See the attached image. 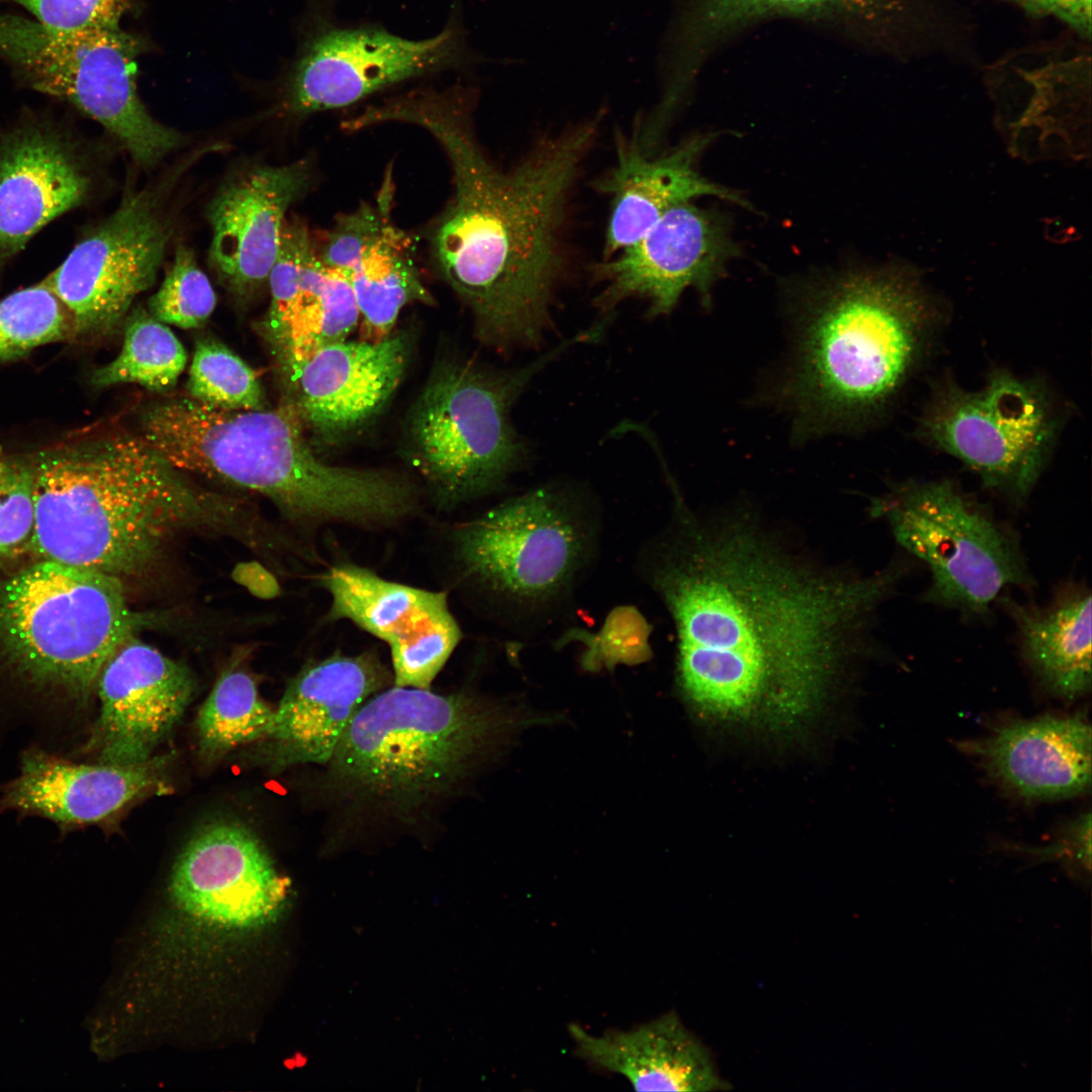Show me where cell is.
Instances as JSON below:
<instances>
[{
    "label": "cell",
    "mask_w": 1092,
    "mask_h": 1092,
    "mask_svg": "<svg viewBox=\"0 0 1092 1092\" xmlns=\"http://www.w3.org/2000/svg\"><path fill=\"white\" fill-rule=\"evenodd\" d=\"M388 194L378 205L362 204L341 215L318 255L347 278L370 341L388 337L400 310L434 299L423 284L412 243L389 217Z\"/></svg>",
    "instance_id": "21"
},
{
    "label": "cell",
    "mask_w": 1092,
    "mask_h": 1092,
    "mask_svg": "<svg viewBox=\"0 0 1092 1092\" xmlns=\"http://www.w3.org/2000/svg\"><path fill=\"white\" fill-rule=\"evenodd\" d=\"M166 762L153 756L132 765L76 764L27 751L1 805L64 824L98 822L157 786Z\"/></svg>",
    "instance_id": "26"
},
{
    "label": "cell",
    "mask_w": 1092,
    "mask_h": 1092,
    "mask_svg": "<svg viewBox=\"0 0 1092 1092\" xmlns=\"http://www.w3.org/2000/svg\"><path fill=\"white\" fill-rule=\"evenodd\" d=\"M166 183L128 188L116 210L84 237L43 282L69 311L75 339L114 332L155 282L173 222Z\"/></svg>",
    "instance_id": "12"
},
{
    "label": "cell",
    "mask_w": 1092,
    "mask_h": 1092,
    "mask_svg": "<svg viewBox=\"0 0 1092 1092\" xmlns=\"http://www.w3.org/2000/svg\"><path fill=\"white\" fill-rule=\"evenodd\" d=\"M287 887L256 834L229 821L209 824L189 840L170 882L171 895L183 911L232 928L271 920L283 905Z\"/></svg>",
    "instance_id": "16"
},
{
    "label": "cell",
    "mask_w": 1092,
    "mask_h": 1092,
    "mask_svg": "<svg viewBox=\"0 0 1092 1092\" xmlns=\"http://www.w3.org/2000/svg\"><path fill=\"white\" fill-rule=\"evenodd\" d=\"M68 339H75L71 315L43 281L0 301V362Z\"/></svg>",
    "instance_id": "32"
},
{
    "label": "cell",
    "mask_w": 1092,
    "mask_h": 1092,
    "mask_svg": "<svg viewBox=\"0 0 1092 1092\" xmlns=\"http://www.w3.org/2000/svg\"><path fill=\"white\" fill-rule=\"evenodd\" d=\"M88 189V176L57 135L38 127L9 134L0 147V261L79 205Z\"/></svg>",
    "instance_id": "25"
},
{
    "label": "cell",
    "mask_w": 1092,
    "mask_h": 1092,
    "mask_svg": "<svg viewBox=\"0 0 1092 1092\" xmlns=\"http://www.w3.org/2000/svg\"><path fill=\"white\" fill-rule=\"evenodd\" d=\"M33 19L63 30H81L119 24L133 0H11Z\"/></svg>",
    "instance_id": "36"
},
{
    "label": "cell",
    "mask_w": 1092,
    "mask_h": 1092,
    "mask_svg": "<svg viewBox=\"0 0 1092 1092\" xmlns=\"http://www.w3.org/2000/svg\"><path fill=\"white\" fill-rule=\"evenodd\" d=\"M638 566L671 618L688 703L723 718L765 707L787 721L813 710L840 669L875 647L876 613L907 570L825 566L750 514L704 518L679 496Z\"/></svg>",
    "instance_id": "1"
},
{
    "label": "cell",
    "mask_w": 1092,
    "mask_h": 1092,
    "mask_svg": "<svg viewBox=\"0 0 1092 1092\" xmlns=\"http://www.w3.org/2000/svg\"><path fill=\"white\" fill-rule=\"evenodd\" d=\"M805 299L789 397L805 430L849 427L905 379L932 318L930 300L915 271L900 265L829 276Z\"/></svg>",
    "instance_id": "4"
},
{
    "label": "cell",
    "mask_w": 1092,
    "mask_h": 1092,
    "mask_svg": "<svg viewBox=\"0 0 1092 1092\" xmlns=\"http://www.w3.org/2000/svg\"><path fill=\"white\" fill-rule=\"evenodd\" d=\"M600 518L573 494L544 485L512 497L456 533L466 572L518 617L564 603L598 550Z\"/></svg>",
    "instance_id": "9"
},
{
    "label": "cell",
    "mask_w": 1092,
    "mask_h": 1092,
    "mask_svg": "<svg viewBox=\"0 0 1092 1092\" xmlns=\"http://www.w3.org/2000/svg\"><path fill=\"white\" fill-rule=\"evenodd\" d=\"M567 1031L577 1058L624 1077L637 1091L730 1089L710 1052L674 1011L628 1030L610 1029L596 1035L572 1022Z\"/></svg>",
    "instance_id": "24"
},
{
    "label": "cell",
    "mask_w": 1092,
    "mask_h": 1092,
    "mask_svg": "<svg viewBox=\"0 0 1092 1092\" xmlns=\"http://www.w3.org/2000/svg\"><path fill=\"white\" fill-rule=\"evenodd\" d=\"M190 397L226 410L265 408V396L255 371L222 344L199 339L189 368Z\"/></svg>",
    "instance_id": "33"
},
{
    "label": "cell",
    "mask_w": 1092,
    "mask_h": 1092,
    "mask_svg": "<svg viewBox=\"0 0 1092 1092\" xmlns=\"http://www.w3.org/2000/svg\"><path fill=\"white\" fill-rule=\"evenodd\" d=\"M323 584L332 596L331 619H348L388 645L395 687L429 689L461 637L444 593L351 564L331 568Z\"/></svg>",
    "instance_id": "15"
},
{
    "label": "cell",
    "mask_w": 1092,
    "mask_h": 1092,
    "mask_svg": "<svg viewBox=\"0 0 1092 1092\" xmlns=\"http://www.w3.org/2000/svg\"><path fill=\"white\" fill-rule=\"evenodd\" d=\"M457 90L390 98L387 122L427 130L444 149L454 194L431 232L441 275L473 315L483 343L506 351L538 346L565 270L567 205L603 112L542 138L509 170L497 168L473 134Z\"/></svg>",
    "instance_id": "2"
},
{
    "label": "cell",
    "mask_w": 1092,
    "mask_h": 1092,
    "mask_svg": "<svg viewBox=\"0 0 1092 1092\" xmlns=\"http://www.w3.org/2000/svg\"><path fill=\"white\" fill-rule=\"evenodd\" d=\"M274 710L244 670L225 671L201 706L196 731L200 751L219 756L243 744L268 738Z\"/></svg>",
    "instance_id": "31"
},
{
    "label": "cell",
    "mask_w": 1092,
    "mask_h": 1092,
    "mask_svg": "<svg viewBox=\"0 0 1092 1092\" xmlns=\"http://www.w3.org/2000/svg\"><path fill=\"white\" fill-rule=\"evenodd\" d=\"M1037 16H1051L1081 37H1090L1091 0H1006Z\"/></svg>",
    "instance_id": "37"
},
{
    "label": "cell",
    "mask_w": 1092,
    "mask_h": 1092,
    "mask_svg": "<svg viewBox=\"0 0 1092 1092\" xmlns=\"http://www.w3.org/2000/svg\"><path fill=\"white\" fill-rule=\"evenodd\" d=\"M215 303L214 290L193 252L178 246L160 288L150 298V313L161 323L193 329L206 322Z\"/></svg>",
    "instance_id": "34"
},
{
    "label": "cell",
    "mask_w": 1092,
    "mask_h": 1092,
    "mask_svg": "<svg viewBox=\"0 0 1092 1092\" xmlns=\"http://www.w3.org/2000/svg\"><path fill=\"white\" fill-rule=\"evenodd\" d=\"M359 320L347 278L324 263L311 242L303 257L288 326L273 350L284 378L318 349L347 340Z\"/></svg>",
    "instance_id": "28"
},
{
    "label": "cell",
    "mask_w": 1092,
    "mask_h": 1092,
    "mask_svg": "<svg viewBox=\"0 0 1092 1092\" xmlns=\"http://www.w3.org/2000/svg\"><path fill=\"white\" fill-rule=\"evenodd\" d=\"M35 520L33 461L0 447V557L31 551Z\"/></svg>",
    "instance_id": "35"
},
{
    "label": "cell",
    "mask_w": 1092,
    "mask_h": 1092,
    "mask_svg": "<svg viewBox=\"0 0 1092 1092\" xmlns=\"http://www.w3.org/2000/svg\"><path fill=\"white\" fill-rule=\"evenodd\" d=\"M452 20L424 39L379 27L327 25L302 47L286 83L284 104L295 115L342 108L393 85L438 73L464 60Z\"/></svg>",
    "instance_id": "13"
},
{
    "label": "cell",
    "mask_w": 1092,
    "mask_h": 1092,
    "mask_svg": "<svg viewBox=\"0 0 1092 1092\" xmlns=\"http://www.w3.org/2000/svg\"><path fill=\"white\" fill-rule=\"evenodd\" d=\"M149 615L127 604L121 579L38 560L0 585V645L26 674L86 697L105 663Z\"/></svg>",
    "instance_id": "7"
},
{
    "label": "cell",
    "mask_w": 1092,
    "mask_h": 1092,
    "mask_svg": "<svg viewBox=\"0 0 1092 1092\" xmlns=\"http://www.w3.org/2000/svg\"><path fill=\"white\" fill-rule=\"evenodd\" d=\"M31 553L117 577L147 571L181 529L229 518L134 431L111 429L32 458Z\"/></svg>",
    "instance_id": "3"
},
{
    "label": "cell",
    "mask_w": 1092,
    "mask_h": 1092,
    "mask_svg": "<svg viewBox=\"0 0 1092 1092\" xmlns=\"http://www.w3.org/2000/svg\"><path fill=\"white\" fill-rule=\"evenodd\" d=\"M579 336L514 372H491L469 360H439L406 421V455L445 502L499 485L517 467L523 447L510 408L530 378Z\"/></svg>",
    "instance_id": "8"
},
{
    "label": "cell",
    "mask_w": 1092,
    "mask_h": 1092,
    "mask_svg": "<svg viewBox=\"0 0 1092 1092\" xmlns=\"http://www.w3.org/2000/svg\"><path fill=\"white\" fill-rule=\"evenodd\" d=\"M97 681L100 714L88 748L99 763L114 765L151 759L195 691L185 665L134 637L113 653Z\"/></svg>",
    "instance_id": "17"
},
{
    "label": "cell",
    "mask_w": 1092,
    "mask_h": 1092,
    "mask_svg": "<svg viewBox=\"0 0 1092 1092\" xmlns=\"http://www.w3.org/2000/svg\"><path fill=\"white\" fill-rule=\"evenodd\" d=\"M957 746L1004 792L1026 803L1090 789L1091 727L1081 713L1009 720Z\"/></svg>",
    "instance_id": "20"
},
{
    "label": "cell",
    "mask_w": 1092,
    "mask_h": 1092,
    "mask_svg": "<svg viewBox=\"0 0 1092 1092\" xmlns=\"http://www.w3.org/2000/svg\"><path fill=\"white\" fill-rule=\"evenodd\" d=\"M402 334L323 347L285 380L290 404L313 441L332 446L373 420L398 387L410 355Z\"/></svg>",
    "instance_id": "18"
},
{
    "label": "cell",
    "mask_w": 1092,
    "mask_h": 1092,
    "mask_svg": "<svg viewBox=\"0 0 1092 1092\" xmlns=\"http://www.w3.org/2000/svg\"><path fill=\"white\" fill-rule=\"evenodd\" d=\"M923 434L1012 504H1023L1039 478L1057 432L1041 388L1009 373L978 391L942 387L922 422Z\"/></svg>",
    "instance_id": "11"
},
{
    "label": "cell",
    "mask_w": 1092,
    "mask_h": 1092,
    "mask_svg": "<svg viewBox=\"0 0 1092 1092\" xmlns=\"http://www.w3.org/2000/svg\"><path fill=\"white\" fill-rule=\"evenodd\" d=\"M739 250L719 213L687 201L667 210L640 239L595 267L605 283L595 302L610 310L631 297L647 315L668 314L688 288L710 300L712 286Z\"/></svg>",
    "instance_id": "14"
},
{
    "label": "cell",
    "mask_w": 1092,
    "mask_h": 1092,
    "mask_svg": "<svg viewBox=\"0 0 1092 1092\" xmlns=\"http://www.w3.org/2000/svg\"><path fill=\"white\" fill-rule=\"evenodd\" d=\"M870 512L928 568L929 603L979 618L1003 590L1034 585L1014 530L947 479L894 485Z\"/></svg>",
    "instance_id": "10"
},
{
    "label": "cell",
    "mask_w": 1092,
    "mask_h": 1092,
    "mask_svg": "<svg viewBox=\"0 0 1092 1092\" xmlns=\"http://www.w3.org/2000/svg\"><path fill=\"white\" fill-rule=\"evenodd\" d=\"M910 0H700L691 32L711 40L772 15H840L871 22L900 20Z\"/></svg>",
    "instance_id": "29"
},
{
    "label": "cell",
    "mask_w": 1092,
    "mask_h": 1092,
    "mask_svg": "<svg viewBox=\"0 0 1092 1092\" xmlns=\"http://www.w3.org/2000/svg\"><path fill=\"white\" fill-rule=\"evenodd\" d=\"M186 363L187 353L169 327L135 310L127 318L121 351L93 372L91 382L96 387L135 383L164 392L176 385Z\"/></svg>",
    "instance_id": "30"
},
{
    "label": "cell",
    "mask_w": 1092,
    "mask_h": 1092,
    "mask_svg": "<svg viewBox=\"0 0 1092 1092\" xmlns=\"http://www.w3.org/2000/svg\"><path fill=\"white\" fill-rule=\"evenodd\" d=\"M134 432L178 469L263 494L292 518L362 523L379 502L378 474L322 461L289 402L226 410L173 397L144 408Z\"/></svg>",
    "instance_id": "5"
},
{
    "label": "cell",
    "mask_w": 1092,
    "mask_h": 1092,
    "mask_svg": "<svg viewBox=\"0 0 1092 1092\" xmlns=\"http://www.w3.org/2000/svg\"><path fill=\"white\" fill-rule=\"evenodd\" d=\"M389 678L371 653L335 655L306 666L274 710L267 739L275 766L326 764L357 711Z\"/></svg>",
    "instance_id": "22"
},
{
    "label": "cell",
    "mask_w": 1092,
    "mask_h": 1092,
    "mask_svg": "<svg viewBox=\"0 0 1092 1092\" xmlns=\"http://www.w3.org/2000/svg\"><path fill=\"white\" fill-rule=\"evenodd\" d=\"M712 134H696L661 154L642 153L620 139L617 162L594 187L611 197L603 259L640 239L671 207L702 196L747 205L735 191L702 176L696 164Z\"/></svg>",
    "instance_id": "23"
},
{
    "label": "cell",
    "mask_w": 1092,
    "mask_h": 1092,
    "mask_svg": "<svg viewBox=\"0 0 1092 1092\" xmlns=\"http://www.w3.org/2000/svg\"><path fill=\"white\" fill-rule=\"evenodd\" d=\"M309 180L308 163L297 161L251 167L219 188L208 208L209 260L233 294L251 296L268 280L285 213Z\"/></svg>",
    "instance_id": "19"
},
{
    "label": "cell",
    "mask_w": 1092,
    "mask_h": 1092,
    "mask_svg": "<svg viewBox=\"0 0 1092 1092\" xmlns=\"http://www.w3.org/2000/svg\"><path fill=\"white\" fill-rule=\"evenodd\" d=\"M1014 623L1021 657L1053 696L1074 701L1091 688V592L1070 582L1044 605L997 602Z\"/></svg>",
    "instance_id": "27"
},
{
    "label": "cell",
    "mask_w": 1092,
    "mask_h": 1092,
    "mask_svg": "<svg viewBox=\"0 0 1092 1092\" xmlns=\"http://www.w3.org/2000/svg\"><path fill=\"white\" fill-rule=\"evenodd\" d=\"M504 722L466 695L394 686L357 711L325 785L356 813L413 824L453 797Z\"/></svg>",
    "instance_id": "6"
}]
</instances>
